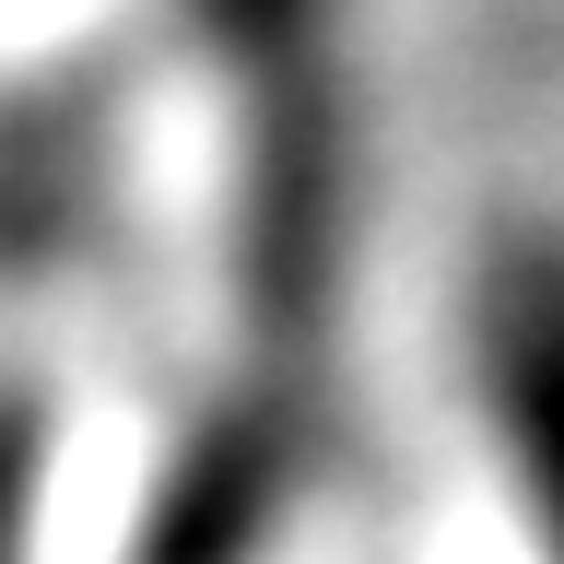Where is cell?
<instances>
[{"mask_svg": "<svg viewBox=\"0 0 564 564\" xmlns=\"http://www.w3.org/2000/svg\"><path fill=\"white\" fill-rule=\"evenodd\" d=\"M494 388H506V435H518V482H529V518H541V553L564 564V247L506 271Z\"/></svg>", "mask_w": 564, "mask_h": 564, "instance_id": "1", "label": "cell"}]
</instances>
